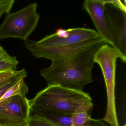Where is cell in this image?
Wrapping results in <instances>:
<instances>
[{"label":"cell","instance_id":"1","mask_svg":"<svg viewBox=\"0 0 126 126\" xmlns=\"http://www.w3.org/2000/svg\"><path fill=\"white\" fill-rule=\"evenodd\" d=\"M106 43L82 48L51 60L48 67L40 71L48 85H58L82 90L93 81L94 56Z\"/></svg>","mask_w":126,"mask_h":126},{"label":"cell","instance_id":"2","mask_svg":"<svg viewBox=\"0 0 126 126\" xmlns=\"http://www.w3.org/2000/svg\"><path fill=\"white\" fill-rule=\"evenodd\" d=\"M69 29L70 34L67 38L58 37L54 33L39 41L28 39L24 42L25 47L37 59L43 58L51 61L79 49L107 43L93 29L82 28Z\"/></svg>","mask_w":126,"mask_h":126},{"label":"cell","instance_id":"3","mask_svg":"<svg viewBox=\"0 0 126 126\" xmlns=\"http://www.w3.org/2000/svg\"><path fill=\"white\" fill-rule=\"evenodd\" d=\"M29 102L30 106L67 115L89 112L93 107L88 93L58 85H48Z\"/></svg>","mask_w":126,"mask_h":126},{"label":"cell","instance_id":"4","mask_svg":"<svg viewBox=\"0 0 126 126\" xmlns=\"http://www.w3.org/2000/svg\"><path fill=\"white\" fill-rule=\"evenodd\" d=\"M118 58L121 60L120 53L108 44L100 47L94 56V62L101 68L107 89V110L102 121L110 126H119L115 98L116 69Z\"/></svg>","mask_w":126,"mask_h":126},{"label":"cell","instance_id":"5","mask_svg":"<svg viewBox=\"0 0 126 126\" xmlns=\"http://www.w3.org/2000/svg\"><path fill=\"white\" fill-rule=\"evenodd\" d=\"M33 3L15 13H8L0 26V40L9 38L25 40L36 29L40 15Z\"/></svg>","mask_w":126,"mask_h":126},{"label":"cell","instance_id":"6","mask_svg":"<svg viewBox=\"0 0 126 126\" xmlns=\"http://www.w3.org/2000/svg\"><path fill=\"white\" fill-rule=\"evenodd\" d=\"M31 115L29 100L21 95L0 102V126H22Z\"/></svg>","mask_w":126,"mask_h":126},{"label":"cell","instance_id":"7","mask_svg":"<svg viewBox=\"0 0 126 126\" xmlns=\"http://www.w3.org/2000/svg\"><path fill=\"white\" fill-rule=\"evenodd\" d=\"M105 17L114 41V48L121 56V60L126 62V11L105 0Z\"/></svg>","mask_w":126,"mask_h":126},{"label":"cell","instance_id":"8","mask_svg":"<svg viewBox=\"0 0 126 126\" xmlns=\"http://www.w3.org/2000/svg\"><path fill=\"white\" fill-rule=\"evenodd\" d=\"M105 0H85L83 8L89 14L97 30V32L107 43L114 47V41L105 17Z\"/></svg>","mask_w":126,"mask_h":126},{"label":"cell","instance_id":"9","mask_svg":"<svg viewBox=\"0 0 126 126\" xmlns=\"http://www.w3.org/2000/svg\"><path fill=\"white\" fill-rule=\"evenodd\" d=\"M30 107L31 112L33 113V115L43 119L56 126H72V115L60 113L34 106Z\"/></svg>","mask_w":126,"mask_h":126},{"label":"cell","instance_id":"10","mask_svg":"<svg viewBox=\"0 0 126 126\" xmlns=\"http://www.w3.org/2000/svg\"><path fill=\"white\" fill-rule=\"evenodd\" d=\"M72 126H110L101 119L92 118L89 112H81L72 115Z\"/></svg>","mask_w":126,"mask_h":126},{"label":"cell","instance_id":"11","mask_svg":"<svg viewBox=\"0 0 126 126\" xmlns=\"http://www.w3.org/2000/svg\"><path fill=\"white\" fill-rule=\"evenodd\" d=\"M28 90V86L24 82V78L20 79L6 91L0 99V102L17 95L26 97Z\"/></svg>","mask_w":126,"mask_h":126},{"label":"cell","instance_id":"12","mask_svg":"<svg viewBox=\"0 0 126 126\" xmlns=\"http://www.w3.org/2000/svg\"><path fill=\"white\" fill-rule=\"evenodd\" d=\"M27 76V72L24 68L20 70H17L14 76L0 86V99L6 91L18 80L23 78L25 79Z\"/></svg>","mask_w":126,"mask_h":126},{"label":"cell","instance_id":"13","mask_svg":"<svg viewBox=\"0 0 126 126\" xmlns=\"http://www.w3.org/2000/svg\"><path fill=\"white\" fill-rule=\"evenodd\" d=\"M19 62L16 57L9 54L0 58V73L6 71H15Z\"/></svg>","mask_w":126,"mask_h":126},{"label":"cell","instance_id":"14","mask_svg":"<svg viewBox=\"0 0 126 126\" xmlns=\"http://www.w3.org/2000/svg\"><path fill=\"white\" fill-rule=\"evenodd\" d=\"M28 123L30 126H56L52 123L34 115H30Z\"/></svg>","mask_w":126,"mask_h":126},{"label":"cell","instance_id":"15","mask_svg":"<svg viewBox=\"0 0 126 126\" xmlns=\"http://www.w3.org/2000/svg\"><path fill=\"white\" fill-rule=\"evenodd\" d=\"M14 2V0H0V14L9 13Z\"/></svg>","mask_w":126,"mask_h":126},{"label":"cell","instance_id":"16","mask_svg":"<svg viewBox=\"0 0 126 126\" xmlns=\"http://www.w3.org/2000/svg\"><path fill=\"white\" fill-rule=\"evenodd\" d=\"M16 71H6L0 73V86L14 76Z\"/></svg>","mask_w":126,"mask_h":126},{"label":"cell","instance_id":"17","mask_svg":"<svg viewBox=\"0 0 126 126\" xmlns=\"http://www.w3.org/2000/svg\"><path fill=\"white\" fill-rule=\"evenodd\" d=\"M55 33L58 37L60 38H67L68 37L70 34L69 29H57Z\"/></svg>","mask_w":126,"mask_h":126},{"label":"cell","instance_id":"18","mask_svg":"<svg viewBox=\"0 0 126 126\" xmlns=\"http://www.w3.org/2000/svg\"><path fill=\"white\" fill-rule=\"evenodd\" d=\"M8 54L3 49V47L0 46V58L7 55Z\"/></svg>","mask_w":126,"mask_h":126},{"label":"cell","instance_id":"19","mask_svg":"<svg viewBox=\"0 0 126 126\" xmlns=\"http://www.w3.org/2000/svg\"><path fill=\"white\" fill-rule=\"evenodd\" d=\"M29 126V124H28H28H26L25 125H23V126Z\"/></svg>","mask_w":126,"mask_h":126},{"label":"cell","instance_id":"20","mask_svg":"<svg viewBox=\"0 0 126 126\" xmlns=\"http://www.w3.org/2000/svg\"><path fill=\"white\" fill-rule=\"evenodd\" d=\"M126 126V124H125L124 125H123V126Z\"/></svg>","mask_w":126,"mask_h":126},{"label":"cell","instance_id":"21","mask_svg":"<svg viewBox=\"0 0 126 126\" xmlns=\"http://www.w3.org/2000/svg\"><path fill=\"white\" fill-rule=\"evenodd\" d=\"M2 15L0 14V17L1 16H2Z\"/></svg>","mask_w":126,"mask_h":126}]
</instances>
